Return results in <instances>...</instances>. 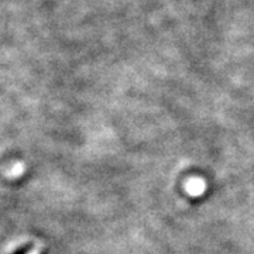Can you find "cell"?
<instances>
[{
	"label": "cell",
	"instance_id": "obj_1",
	"mask_svg": "<svg viewBox=\"0 0 254 254\" xmlns=\"http://www.w3.org/2000/svg\"><path fill=\"white\" fill-rule=\"evenodd\" d=\"M205 181L203 180H200V178H190L187 181L185 184V190L187 192L190 193V195H193V196H198L200 195L203 190H205Z\"/></svg>",
	"mask_w": 254,
	"mask_h": 254
},
{
	"label": "cell",
	"instance_id": "obj_2",
	"mask_svg": "<svg viewBox=\"0 0 254 254\" xmlns=\"http://www.w3.org/2000/svg\"><path fill=\"white\" fill-rule=\"evenodd\" d=\"M24 171H26V165H24V163H16L13 164L9 170L6 171V175H7L9 178H18V177H21V175L24 174Z\"/></svg>",
	"mask_w": 254,
	"mask_h": 254
},
{
	"label": "cell",
	"instance_id": "obj_3",
	"mask_svg": "<svg viewBox=\"0 0 254 254\" xmlns=\"http://www.w3.org/2000/svg\"><path fill=\"white\" fill-rule=\"evenodd\" d=\"M41 252H40V249H33L31 252H28L27 254H40Z\"/></svg>",
	"mask_w": 254,
	"mask_h": 254
}]
</instances>
